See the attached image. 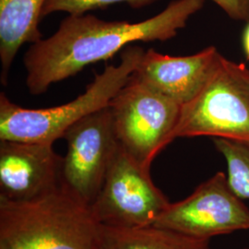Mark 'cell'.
Returning <instances> with one entry per match:
<instances>
[{"mask_svg":"<svg viewBox=\"0 0 249 249\" xmlns=\"http://www.w3.org/2000/svg\"><path fill=\"white\" fill-rule=\"evenodd\" d=\"M95 249H213L210 241L198 240L156 225L119 229L98 225Z\"/></svg>","mask_w":249,"mask_h":249,"instance_id":"7c38bea8","label":"cell"},{"mask_svg":"<svg viewBox=\"0 0 249 249\" xmlns=\"http://www.w3.org/2000/svg\"><path fill=\"white\" fill-rule=\"evenodd\" d=\"M98 225L62 187L27 202L0 199V249H95Z\"/></svg>","mask_w":249,"mask_h":249,"instance_id":"7a4b0ae2","label":"cell"},{"mask_svg":"<svg viewBox=\"0 0 249 249\" xmlns=\"http://www.w3.org/2000/svg\"><path fill=\"white\" fill-rule=\"evenodd\" d=\"M109 107L120 146L151 170L155 157L174 142L182 107L131 77Z\"/></svg>","mask_w":249,"mask_h":249,"instance_id":"5b68a950","label":"cell"},{"mask_svg":"<svg viewBox=\"0 0 249 249\" xmlns=\"http://www.w3.org/2000/svg\"><path fill=\"white\" fill-rule=\"evenodd\" d=\"M146 169L119 145L98 196L89 206L100 225L136 229L154 225L169 206Z\"/></svg>","mask_w":249,"mask_h":249,"instance_id":"8992f818","label":"cell"},{"mask_svg":"<svg viewBox=\"0 0 249 249\" xmlns=\"http://www.w3.org/2000/svg\"><path fill=\"white\" fill-rule=\"evenodd\" d=\"M68 151L62 157L61 187L90 206L103 187L119 142L110 107L83 117L64 134Z\"/></svg>","mask_w":249,"mask_h":249,"instance_id":"52a82bcc","label":"cell"},{"mask_svg":"<svg viewBox=\"0 0 249 249\" xmlns=\"http://www.w3.org/2000/svg\"><path fill=\"white\" fill-rule=\"evenodd\" d=\"M227 163V178L231 189L242 199H249V143L213 139Z\"/></svg>","mask_w":249,"mask_h":249,"instance_id":"4fadbf2b","label":"cell"},{"mask_svg":"<svg viewBox=\"0 0 249 249\" xmlns=\"http://www.w3.org/2000/svg\"><path fill=\"white\" fill-rule=\"evenodd\" d=\"M154 225L198 240L249 230V209L231 189L227 175L216 173L192 194L170 203Z\"/></svg>","mask_w":249,"mask_h":249,"instance_id":"ba28073f","label":"cell"},{"mask_svg":"<svg viewBox=\"0 0 249 249\" xmlns=\"http://www.w3.org/2000/svg\"><path fill=\"white\" fill-rule=\"evenodd\" d=\"M61 163L53 144L0 141V199L27 202L57 190Z\"/></svg>","mask_w":249,"mask_h":249,"instance_id":"9c48e42d","label":"cell"},{"mask_svg":"<svg viewBox=\"0 0 249 249\" xmlns=\"http://www.w3.org/2000/svg\"><path fill=\"white\" fill-rule=\"evenodd\" d=\"M222 56L215 46L187 56H171L149 49L131 77L183 107L203 89Z\"/></svg>","mask_w":249,"mask_h":249,"instance_id":"30bf717a","label":"cell"},{"mask_svg":"<svg viewBox=\"0 0 249 249\" xmlns=\"http://www.w3.org/2000/svg\"><path fill=\"white\" fill-rule=\"evenodd\" d=\"M158 0H47L43 9V17L54 12H67L69 15H83L95 9L125 3L133 9H142Z\"/></svg>","mask_w":249,"mask_h":249,"instance_id":"5bb4252c","label":"cell"},{"mask_svg":"<svg viewBox=\"0 0 249 249\" xmlns=\"http://www.w3.org/2000/svg\"><path fill=\"white\" fill-rule=\"evenodd\" d=\"M204 4L205 0H174L159 14L140 22L69 15L53 35L32 44L25 53L28 90L33 95L43 94L53 83L111 58L131 43L170 40Z\"/></svg>","mask_w":249,"mask_h":249,"instance_id":"6da1fadb","label":"cell"},{"mask_svg":"<svg viewBox=\"0 0 249 249\" xmlns=\"http://www.w3.org/2000/svg\"><path fill=\"white\" fill-rule=\"evenodd\" d=\"M234 20L249 21V0H212Z\"/></svg>","mask_w":249,"mask_h":249,"instance_id":"9a60e30c","label":"cell"},{"mask_svg":"<svg viewBox=\"0 0 249 249\" xmlns=\"http://www.w3.org/2000/svg\"></svg>","mask_w":249,"mask_h":249,"instance_id":"e0dca14e","label":"cell"},{"mask_svg":"<svg viewBox=\"0 0 249 249\" xmlns=\"http://www.w3.org/2000/svg\"><path fill=\"white\" fill-rule=\"evenodd\" d=\"M243 47L247 58L249 60V20L243 35Z\"/></svg>","mask_w":249,"mask_h":249,"instance_id":"2e32d148","label":"cell"},{"mask_svg":"<svg viewBox=\"0 0 249 249\" xmlns=\"http://www.w3.org/2000/svg\"><path fill=\"white\" fill-rule=\"evenodd\" d=\"M201 136L249 143V70L245 64L223 55L203 89L181 107L174 141Z\"/></svg>","mask_w":249,"mask_h":249,"instance_id":"277c9868","label":"cell"},{"mask_svg":"<svg viewBox=\"0 0 249 249\" xmlns=\"http://www.w3.org/2000/svg\"><path fill=\"white\" fill-rule=\"evenodd\" d=\"M47 0H0L1 82L6 85L9 71L21 46L40 41V19Z\"/></svg>","mask_w":249,"mask_h":249,"instance_id":"8fae6325","label":"cell"},{"mask_svg":"<svg viewBox=\"0 0 249 249\" xmlns=\"http://www.w3.org/2000/svg\"><path fill=\"white\" fill-rule=\"evenodd\" d=\"M145 50L128 45L118 65H108L96 74L85 91L62 106L23 108L0 94V141L53 144L80 119L109 107L117 92L130 80Z\"/></svg>","mask_w":249,"mask_h":249,"instance_id":"3957f363","label":"cell"}]
</instances>
